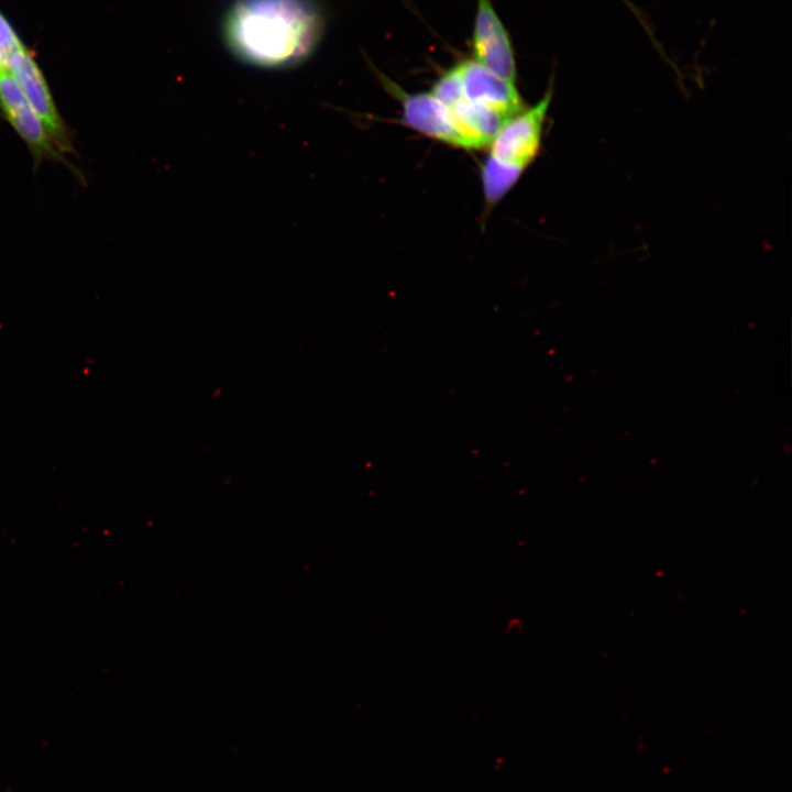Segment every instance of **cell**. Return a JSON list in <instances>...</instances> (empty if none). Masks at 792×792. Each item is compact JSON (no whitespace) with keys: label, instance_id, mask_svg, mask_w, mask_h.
Instances as JSON below:
<instances>
[{"label":"cell","instance_id":"cell-1","mask_svg":"<svg viewBox=\"0 0 792 792\" xmlns=\"http://www.w3.org/2000/svg\"><path fill=\"white\" fill-rule=\"evenodd\" d=\"M321 18L309 0H238L226 23L231 50L260 66H284L317 44Z\"/></svg>","mask_w":792,"mask_h":792},{"label":"cell","instance_id":"cell-2","mask_svg":"<svg viewBox=\"0 0 792 792\" xmlns=\"http://www.w3.org/2000/svg\"><path fill=\"white\" fill-rule=\"evenodd\" d=\"M0 112L26 144L35 162L67 164L45 125L30 106L14 77L0 69Z\"/></svg>","mask_w":792,"mask_h":792},{"label":"cell","instance_id":"cell-3","mask_svg":"<svg viewBox=\"0 0 792 792\" xmlns=\"http://www.w3.org/2000/svg\"><path fill=\"white\" fill-rule=\"evenodd\" d=\"M8 70L20 86L30 106L63 153H73L69 128L61 116L44 75L23 45L11 57Z\"/></svg>","mask_w":792,"mask_h":792},{"label":"cell","instance_id":"cell-4","mask_svg":"<svg viewBox=\"0 0 792 792\" xmlns=\"http://www.w3.org/2000/svg\"><path fill=\"white\" fill-rule=\"evenodd\" d=\"M551 98L550 88L538 103L507 119L491 142L490 155L526 168L538 153Z\"/></svg>","mask_w":792,"mask_h":792},{"label":"cell","instance_id":"cell-5","mask_svg":"<svg viewBox=\"0 0 792 792\" xmlns=\"http://www.w3.org/2000/svg\"><path fill=\"white\" fill-rule=\"evenodd\" d=\"M380 77L386 90L400 101L403 122L407 127L446 144L469 150L450 109L431 92L409 94L385 76Z\"/></svg>","mask_w":792,"mask_h":792},{"label":"cell","instance_id":"cell-6","mask_svg":"<svg viewBox=\"0 0 792 792\" xmlns=\"http://www.w3.org/2000/svg\"><path fill=\"white\" fill-rule=\"evenodd\" d=\"M472 47L477 63L515 84L517 69L513 44L490 0H477Z\"/></svg>","mask_w":792,"mask_h":792},{"label":"cell","instance_id":"cell-7","mask_svg":"<svg viewBox=\"0 0 792 792\" xmlns=\"http://www.w3.org/2000/svg\"><path fill=\"white\" fill-rule=\"evenodd\" d=\"M459 73L464 99L487 106L504 117H510L524 110V102L515 84L502 78L475 59H466L455 65Z\"/></svg>","mask_w":792,"mask_h":792},{"label":"cell","instance_id":"cell-8","mask_svg":"<svg viewBox=\"0 0 792 792\" xmlns=\"http://www.w3.org/2000/svg\"><path fill=\"white\" fill-rule=\"evenodd\" d=\"M450 111L468 142L469 150L491 144L507 120L498 111L464 98L450 108Z\"/></svg>","mask_w":792,"mask_h":792},{"label":"cell","instance_id":"cell-9","mask_svg":"<svg viewBox=\"0 0 792 792\" xmlns=\"http://www.w3.org/2000/svg\"><path fill=\"white\" fill-rule=\"evenodd\" d=\"M524 170L525 167L501 162L490 155L481 169L486 201L491 205L498 202L517 183Z\"/></svg>","mask_w":792,"mask_h":792},{"label":"cell","instance_id":"cell-10","mask_svg":"<svg viewBox=\"0 0 792 792\" xmlns=\"http://www.w3.org/2000/svg\"><path fill=\"white\" fill-rule=\"evenodd\" d=\"M431 95L449 109L464 98L455 66L438 78L432 86Z\"/></svg>","mask_w":792,"mask_h":792},{"label":"cell","instance_id":"cell-11","mask_svg":"<svg viewBox=\"0 0 792 792\" xmlns=\"http://www.w3.org/2000/svg\"><path fill=\"white\" fill-rule=\"evenodd\" d=\"M23 46L10 22L0 12V69H7L12 55Z\"/></svg>","mask_w":792,"mask_h":792},{"label":"cell","instance_id":"cell-12","mask_svg":"<svg viewBox=\"0 0 792 792\" xmlns=\"http://www.w3.org/2000/svg\"><path fill=\"white\" fill-rule=\"evenodd\" d=\"M623 1H625V3L634 11V13L637 15V18H638V19L641 21V23L644 24L645 22H644V20L641 19L638 10L635 9V7H634L628 0H623Z\"/></svg>","mask_w":792,"mask_h":792}]
</instances>
